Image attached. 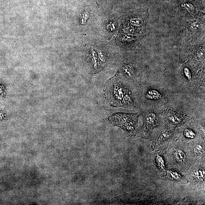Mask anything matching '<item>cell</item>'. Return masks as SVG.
<instances>
[{"mask_svg": "<svg viewBox=\"0 0 205 205\" xmlns=\"http://www.w3.org/2000/svg\"><path fill=\"white\" fill-rule=\"evenodd\" d=\"M168 175L171 179L175 180H180L182 179V177L180 174H178L177 172L169 171L168 172Z\"/></svg>", "mask_w": 205, "mask_h": 205, "instance_id": "11", "label": "cell"}, {"mask_svg": "<svg viewBox=\"0 0 205 205\" xmlns=\"http://www.w3.org/2000/svg\"><path fill=\"white\" fill-rule=\"evenodd\" d=\"M164 112L168 122L174 126H179L188 119L186 114L174 109H166Z\"/></svg>", "mask_w": 205, "mask_h": 205, "instance_id": "5", "label": "cell"}, {"mask_svg": "<svg viewBox=\"0 0 205 205\" xmlns=\"http://www.w3.org/2000/svg\"><path fill=\"white\" fill-rule=\"evenodd\" d=\"M204 173V172H203V171H197L196 174V177H197L199 179H202V178H203L204 177V173Z\"/></svg>", "mask_w": 205, "mask_h": 205, "instance_id": "16", "label": "cell"}, {"mask_svg": "<svg viewBox=\"0 0 205 205\" xmlns=\"http://www.w3.org/2000/svg\"><path fill=\"white\" fill-rule=\"evenodd\" d=\"M158 111L154 108L149 109L142 112L144 124L142 128L143 136L149 137L153 129L159 124V117Z\"/></svg>", "mask_w": 205, "mask_h": 205, "instance_id": "3", "label": "cell"}, {"mask_svg": "<svg viewBox=\"0 0 205 205\" xmlns=\"http://www.w3.org/2000/svg\"><path fill=\"white\" fill-rule=\"evenodd\" d=\"M139 114L117 113L109 117L108 120L114 125L120 127L127 131L135 130L137 125Z\"/></svg>", "mask_w": 205, "mask_h": 205, "instance_id": "2", "label": "cell"}, {"mask_svg": "<svg viewBox=\"0 0 205 205\" xmlns=\"http://www.w3.org/2000/svg\"><path fill=\"white\" fill-rule=\"evenodd\" d=\"M184 77L185 78V80L191 82L192 80V74L190 72V71L187 67H185L183 70Z\"/></svg>", "mask_w": 205, "mask_h": 205, "instance_id": "10", "label": "cell"}, {"mask_svg": "<svg viewBox=\"0 0 205 205\" xmlns=\"http://www.w3.org/2000/svg\"><path fill=\"white\" fill-rule=\"evenodd\" d=\"M143 36H135L133 35L124 34L120 36V39L123 45L126 47H135L140 43Z\"/></svg>", "mask_w": 205, "mask_h": 205, "instance_id": "7", "label": "cell"}, {"mask_svg": "<svg viewBox=\"0 0 205 205\" xmlns=\"http://www.w3.org/2000/svg\"><path fill=\"white\" fill-rule=\"evenodd\" d=\"M106 98L114 107L134 108V102L131 93L116 80H109L105 89Z\"/></svg>", "mask_w": 205, "mask_h": 205, "instance_id": "1", "label": "cell"}, {"mask_svg": "<svg viewBox=\"0 0 205 205\" xmlns=\"http://www.w3.org/2000/svg\"><path fill=\"white\" fill-rule=\"evenodd\" d=\"M175 157L178 162H183L185 160V155L182 151L178 150L175 153Z\"/></svg>", "mask_w": 205, "mask_h": 205, "instance_id": "9", "label": "cell"}, {"mask_svg": "<svg viewBox=\"0 0 205 205\" xmlns=\"http://www.w3.org/2000/svg\"><path fill=\"white\" fill-rule=\"evenodd\" d=\"M124 31L125 32L128 33L129 34H135V29L132 26H128L125 28L124 29Z\"/></svg>", "mask_w": 205, "mask_h": 205, "instance_id": "14", "label": "cell"}, {"mask_svg": "<svg viewBox=\"0 0 205 205\" xmlns=\"http://www.w3.org/2000/svg\"><path fill=\"white\" fill-rule=\"evenodd\" d=\"M83 17L84 19H87L89 17L88 14H87V13H85V14H83Z\"/></svg>", "mask_w": 205, "mask_h": 205, "instance_id": "17", "label": "cell"}, {"mask_svg": "<svg viewBox=\"0 0 205 205\" xmlns=\"http://www.w3.org/2000/svg\"><path fill=\"white\" fill-rule=\"evenodd\" d=\"M122 71L125 76L130 80L139 78L141 76V68L133 62H129L125 63L122 68Z\"/></svg>", "mask_w": 205, "mask_h": 205, "instance_id": "6", "label": "cell"}, {"mask_svg": "<svg viewBox=\"0 0 205 205\" xmlns=\"http://www.w3.org/2000/svg\"><path fill=\"white\" fill-rule=\"evenodd\" d=\"M184 135L188 138L193 139L196 136V133L191 129H186L184 131Z\"/></svg>", "mask_w": 205, "mask_h": 205, "instance_id": "12", "label": "cell"}, {"mask_svg": "<svg viewBox=\"0 0 205 205\" xmlns=\"http://www.w3.org/2000/svg\"><path fill=\"white\" fill-rule=\"evenodd\" d=\"M145 100L155 105L164 104L167 102V98L164 91L155 88H150L145 92Z\"/></svg>", "mask_w": 205, "mask_h": 205, "instance_id": "4", "label": "cell"}, {"mask_svg": "<svg viewBox=\"0 0 205 205\" xmlns=\"http://www.w3.org/2000/svg\"><path fill=\"white\" fill-rule=\"evenodd\" d=\"M156 160H157V163L158 167L162 169H165V165H164V160H163L162 157L158 155Z\"/></svg>", "mask_w": 205, "mask_h": 205, "instance_id": "13", "label": "cell"}, {"mask_svg": "<svg viewBox=\"0 0 205 205\" xmlns=\"http://www.w3.org/2000/svg\"><path fill=\"white\" fill-rule=\"evenodd\" d=\"M173 129H170L166 127L163 131H162L157 137L156 141L157 142L160 143L170 139L173 135Z\"/></svg>", "mask_w": 205, "mask_h": 205, "instance_id": "8", "label": "cell"}, {"mask_svg": "<svg viewBox=\"0 0 205 205\" xmlns=\"http://www.w3.org/2000/svg\"><path fill=\"white\" fill-rule=\"evenodd\" d=\"M194 151H195V153H201V152H202L203 149H202V146H200V145H198V146H196V147H195Z\"/></svg>", "mask_w": 205, "mask_h": 205, "instance_id": "15", "label": "cell"}]
</instances>
